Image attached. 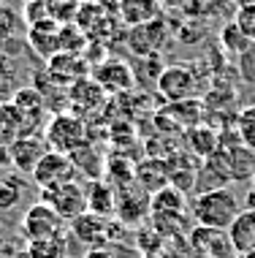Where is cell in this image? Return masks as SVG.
<instances>
[{
	"instance_id": "3957f363",
	"label": "cell",
	"mask_w": 255,
	"mask_h": 258,
	"mask_svg": "<svg viewBox=\"0 0 255 258\" xmlns=\"http://www.w3.org/2000/svg\"><path fill=\"white\" fill-rule=\"evenodd\" d=\"M33 182H36L41 190H54V187L76 179V163H73L71 155L57 150H49L44 158L38 160V166L33 169Z\"/></svg>"
},
{
	"instance_id": "2e32d148",
	"label": "cell",
	"mask_w": 255,
	"mask_h": 258,
	"mask_svg": "<svg viewBox=\"0 0 255 258\" xmlns=\"http://www.w3.org/2000/svg\"><path fill=\"white\" fill-rule=\"evenodd\" d=\"M87 212L101 215V218H112L117 212V196L112 190V185L101 182V179H93L87 190Z\"/></svg>"
},
{
	"instance_id": "f1b7e54d",
	"label": "cell",
	"mask_w": 255,
	"mask_h": 258,
	"mask_svg": "<svg viewBox=\"0 0 255 258\" xmlns=\"http://www.w3.org/2000/svg\"><path fill=\"white\" fill-rule=\"evenodd\" d=\"M0 166H11V150L0 147Z\"/></svg>"
},
{
	"instance_id": "d6986e66",
	"label": "cell",
	"mask_w": 255,
	"mask_h": 258,
	"mask_svg": "<svg viewBox=\"0 0 255 258\" xmlns=\"http://www.w3.org/2000/svg\"><path fill=\"white\" fill-rule=\"evenodd\" d=\"M14 106L22 111V117L27 120V125H30V122L41 120V114H44V93H41L38 87H22L14 95Z\"/></svg>"
},
{
	"instance_id": "484cf974",
	"label": "cell",
	"mask_w": 255,
	"mask_h": 258,
	"mask_svg": "<svg viewBox=\"0 0 255 258\" xmlns=\"http://www.w3.org/2000/svg\"><path fill=\"white\" fill-rule=\"evenodd\" d=\"M233 22L255 41V3H244L242 9L236 11V19H233Z\"/></svg>"
},
{
	"instance_id": "ba28073f",
	"label": "cell",
	"mask_w": 255,
	"mask_h": 258,
	"mask_svg": "<svg viewBox=\"0 0 255 258\" xmlns=\"http://www.w3.org/2000/svg\"><path fill=\"white\" fill-rule=\"evenodd\" d=\"M9 150H11V169L33 174V169L38 166V160L49 152V144H46V139H41L36 134H27L22 139H17Z\"/></svg>"
},
{
	"instance_id": "30bf717a",
	"label": "cell",
	"mask_w": 255,
	"mask_h": 258,
	"mask_svg": "<svg viewBox=\"0 0 255 258\" xmlns=\"http://www.w3.org/2000/svg\"><path fill=\"white\" fill-rule=\"evenodd\" d=\"M193 250L201 253L206 258H223L220 253H233L231 247V239H228V231H215V228H201L198 226L193 231ZM236 255V253H233Z\"/></svg>"
},
{
	"instance_id": "44dd1931",
	"label": "cell",
	"mask_w": 255,
	"mask_h": 258,
	"mask_svg": "<svg viewBox=\"0 0 255 258\" xmlns=\"http://www.w3.org/2000/svg\"><path fill=\"white\" fill-rule=\"evenodd\" d=\"M250 44H252V38L247 36V33L236 22L225 25L223 33H220V46H223V52L231 54V57H239V54H242Z\"/></svg>"
},
{
	"instance_id": "9a60e30c",
	"label": "cell",
	"mask_w": 255,
	"mask_h": 258,
	"mask_svg": "<svg viewBox=\"0 0 255 258\" xmlns=\"http://www.w3.org/2000/svg\"><path fill=\"white\" fill-rule=\"evenodd\" d=\"M228 239L233 253H244V250H255V209H242L236 220L228 228Z\"/></svg>"
},
{
	"instance_id": "5b68a950",
	"label": "cell",
	"mask_w": 255,
	"mask_h": 258,
	"mask_svg": "<svg viewBox=\"0 0 255 258\" xmlns=\"http://www.w3.org/2000/svg\"><path fill=\"white\" fill-rule=\"evenodd\" d=\"M41 201H46L63 220L73 223L87 212V187L79 185L76 179H71V182L54 187V190H44V199Z\"/></svg>"
},
{
	"instance_id": "ffe728a7",
	"label": "cell",
	"mask_w": 255,
	"mask_h": 258,
	"mask_svg": "<svg viewBox=\"0 0 255 258\" xmlns=\"http://www.w3.org/2000/svg\"><path fill=\"white\" fill-rule=\"evenodd\" d=\"M130 68H133V76H136V85H157V79H160L163 68L160 66V54H144V57H136L130 62Z\"/></svg>"
},
{
	"instance_id": "8fae6325",
	"label": "cell",
	"mask_w": 255,
	"mask_h": 258,
	"mask_svg": "<svg viewBox=\"0 0 255 258\" xmlns=\"http://www.w3.org/2000/svg\"><path fill=\"white\" fill-rule=\"evenodd\" d=\"M188 209V199H185L182 187L177 185H163L157 187L149 199V212L152 215H166V218H177V215H185Z\"/></svg>"
},
{
	"instance_id": "4316f807",
	"label": "cell",
	"mask_w": 255,
	"mask_h": 258,
	"mask_svg": "<svg viewBox=\"0 0 255 258\" xmlns=\"http://www.w3.org/2000/svg\"><path fill=\"white\" fill-rule=\"evenodd\" d=\"M14 27H17V17L9 9H0V38H9Z\"/></svg>"
},
{
	"instance_id": "ac0fdd59",
	"label": "cell",
	"mask_w": 255,
	"mask_h": 258,
	"mask_svg": "<svg viewBox=\"0 0 255 258\" xmlns=\"http://www.w3.org/2000/svg\"><path fill=\"white\" fill-rule=\"evenodd\" d=\"M185 142H188L190 152H196L198 158H209L215 155L217 147H220V139L212 128H206V125H196V128H188V136H185Z\"/></svg>"
},
{
	"instance_id": "277c9868",
	"label": "cell",
	"mask_w": 255,
	"mask_h": 258,
	"mask_svg": "<svg viewBox=\"0 0 255 258\" xmlns=\"http://www.w3.org/2000/svg\"><path fill=\"white\" fill-rule=\"evenodd\" d=\"M157 95L168 103H179V101H188L196 98V90H198V76L190 66H166L157 79Z\"/></svg>"
},
{
	"instance_id": "5bb4252c",
	"label": "cell",
	"mask_w": 255,
	"mask_h": 258,
	"mask_svg": "<svg viewBox=\"0 0 255 258\" xmlns=\"http://www.w3.org/2000/svg\"><path fill=\"white\" fill-rule=\"evenodd\" d=\"M30 134V125L14 103H0V147H11L17 139Z\"/></svg>"
},
{
	"instance_id": "9c48e42d",
	"label": "cell",
	"mask_w": 255,
	"mask_h": 258,
	"mask_svg": "<svg viewBox=\"0 0 255 258\" xmlns=\"http://www.w3.org/2000/svg\"><path fill=\"white\" fill-rule=\"evenodd\" d=\"M71 228H73V234L79 236L81 242L87 245V250H93V247H106L109 245V223L106 218H101V215H93V212H84L81 218H76L71 223Z\"/></svg>"
},
{
	"instance_id": "7402d4cb",
	"label": "cell",
	"mask_w": 255,
	"mask_h": 258,
	"mask_svg": "<svg viewBox=\"0 0 255 258\" xmlns=\"http://www.w3.org/2000/svg\"><path fill=\"white\" fill-rule=\"evenodd\" d=\"M27 255L30 258H65V236H49V239H38L27 245Z\"/></svg>"
},
{
	"instance_id": "603a6c76",
	"label": "cell",
	"mask_w": 255,
	"mask_h": 258,
	"mask_svg": "<svg viewBox=\"0 0 255 258\" xmlns=\"http://www.w3.org/2000/svg\"><path fill=\"white\" fill-rule=\"evenodd\" d=\"M236 136H239V142H242L247 150L255 152V103L244 106L236 114Z\"/></svg>"
},
{
	"instance_id": "83f0119b",
	"label": "cell",
	"mask_w": 255,
	"mask_h": 258,
	"mask_svg": "<svg viewBox=\"0 0 255 258\" xmlns=\"http://www.w3.org/2000/svg\"><path fill=\"white\" fill-rule=\"evenodd\" d=\"M84 258H117L114 255V247H93V250H87L84 253Z\"/></svg>"
},
{
	"instance_id": "6da1fadb",
	"label": "cell",
	"mask_w": 255,
	"mask_h": 258,
	"mask_svg": "<svg viewBox=\"0 0 255 258\" xmlns=\"http://www.w3.org/2000/svg\"><path fill=\"white\" fill-rule=\"evenodd\" d=\"M239 212H242V201L228 185L198 193L190 204L193 220L201 228H215V231H228Z\"/></svg>"
},
{
	"instance_id": "4fadbf2b",
	"label": "cell",
	"mask_w": 255,
	"mask_h": 258,
	"mask_svg": "<svg viewBox=\"0 0 255 258\" xmlns=\"http://www.w3.org/2000/svg\"><path fill=\"white\" fill-rule=\"evenodd\" d=\"M49 76L57 85H73V82H79L87 76V66L76 57V54L57 52L54 57H49Z\"/></svg>"
},
{
	"instance_id": "7c38bea8",
	"label": "cell",
	"mask_w": 255,
	"mask_h": 258,
	"mask_svg": "<svg viewBox=\"0 0 255 258\" xmlns=\"http://www.w3.org/2000/svg\"><path fill=\"white\" fill-rule=\"evenodd\" d=\"M68 101H71L79 111H93L106 101V90L95 82V76H84V79H79V82L71 85V90H68Z\"/></svg>"
},
{
	"instance_id": "8992f818",
	"label": "cell",
	"mask_w": 255,
	"mask_h": 258,
	"mask_svg": "<svg viewBox=\"0 0 255 258\" xmlns=\"http://www.w3.org/2000/svg\"><path fill=\"white\" fill-rule=\"evenodd\" d=\"M19 228H22V234L30 242H38V239H49V236H60L65 228V220L60 218L46 201H38V204H33L25 212Z\"/></svg>"
},
{
	"instance_id": "d4e9b609",
	"label": "cell",
	"mask_w": 255,
	"mask_h": 258,
	"mask_svg": "<svg viewBox=\"0 0 255 258\" xmlns=\"http://www.w3.org/2000/svg\"><path fill=\"white\" fill-rule=\"evenodd\" d=\"M236 74L244 85H255V41L236 57Z\"/></svg>"
},
{
	"instance_id": "f546056e",
	"label": "cell",
	"mask_w": 255,
	"mask_h": 258,
	"mask_svg": "<svg viewBox=\"0 0 255 258\" xmlns=\"http://www.w3.org/2000/svg\"><path fill=\"white\" fill-rule=\"evenodd\" d=\"M236 258H255V250H244V253H236Z\"/></svg>"
},
{
	"instance_id": "7a4b0ae2",
	"label": "cell",
	"mask_w": 255,
	"mask_h": 258,
	"mask_svg": "<svg viewBox=\"0 0 255 258\" xmlns=\"http://www.w3.org/2000/svg\"><path fill=\"white\" fill-rule=\"evenodd\" d=\"M46 144L49 150L73 155L76 150L87 147V125L76 114H54L46 125Z\"/></svg>"
},
{
	"instance_id": "e0dca14e",
	"label": "cell",
	"mask_w": 255,
	"mask_h": 258,
	"mask_svg": "<svg viewBox=\"0 0 255 258\" xmlns=\"http://www.w3.org/2000/svg\"><path fill=\"white\" fill-rule=\"evenodd\" d=\"M168 114L174 117V125H182V128H196V125H201V120L206 117V109H204V101L201 98H188V101L171 103Z\"/></svg>"
},
{
	"instance_id": "cb8c5ba5",
	"label": "cell",
	"mask_w": 255,
	"mask_h": 258,
	"mask_svg": "<svg viewBox=\"0 0 255 258\" xmlns=\"http://www.w3.org/2000/svg\"><path fill=\"white\" fill-rule=\"evenodd\" d=\"M22 201V187H19L17 177H9L0 182V212H11Z\"/></svg>"
},
{
	"instance_id": "4dcf8cb0",
	"label": "cell",
	"mask_w": 255,
	"mask_h": 258,
	"mask_svg": "<svg viewBox=\"0 0 255 258\" xmlns=\"http://www.w3.org/2000/svg\"><path fill=\"white\" fill-rule=\"evenodd\" d=\"M65 258H68V255H65Z\"/></svg>"
},
{
	"instance_id": "52a82bcc",
	"label": "cell",
	"mask_w": 255,
	"mask_h": 258,
	"mask_svg": "<svg viewBox=\"0 0 255 258\" xmlns=\"http://www.w3.org/2000/svg\"><path fill=\"white\" fill-rule=\"evenodd\" d=\"M95 82L106 90V95H122V93H130L136 87V76H133V68L130 62H122V60H103L98 68L93 71Z\"/></svg>"
}]
</instances>
